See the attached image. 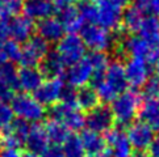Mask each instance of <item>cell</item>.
Wrapping results in <instances>:
<instances>
[{
  "mask_svg": "<svg viewBox=\"0 0 159 157\" xmlns=\"http://www.w3.org/2000/svg\"><path fill=\"white\" fill-rule=\"evenodd\" d=\"M100 104L99 96L93 87H82L76 91V106L83 111H89Z\"/></svg>",
  "mask_w": 159,
  "mask_h": 157,
  "instance_id": "cell-29",
  "label": "cell"
},
{
  "mask_svg": "<svg viewBox=\"0 0 159 157\" xmlns=\"http://www.w3.org/2000/svg\"><path fill=\"white\" fill-rule=\"evenodd\" d=\"M158 58H159V47H158ZM159 60V59H158Z\"/></svg>",
  "mask_w": 159,
  "mask_h": 157,
  "instance_id": "cell-48",
  "label": "cell"
},
{
  "mask_svg": "<svg viewBox=\"0 0 159 157\" xmlns=\"http://www.w3.org/2000/svg\"><path fill=\"white\" fill-rule=\"evenodd\" d=\"M139 121L145 122L154 134H159V100L149 98L142 101L138 111Z\"/></svg>",
  "mask_w": 159,
  "mask_h": 157,
  "instance_id": "cell-24",
  "label": "cell"
},
{
  "mask_svg": "<svg viewBox=\"0 0 159 157\" xmlns=\"http://www.w3.org/2000/svg\"><path fill=\"white\" fill-rule=\"evenodd\" d=\"M79 0H54V4L57 9L61 7H66V5H75V3H78Z\"/></svg>",
  "mask_w": 159,
  "mask_h": 157,
  "instance_id": "cell-42",
  "label": "cell"
},
{
  "mask_svg": "<svg viewBox=\"0 0 159 157\" xmlns=\"http://www.w3.org/2000/svg\"><path fill=\"white\" fill-rule=\"evenodd\" d=\"M41 157H65L63 152H62V148L61 145H49V147L43 151V152L39 155Z\"/></svg>",
  "mask_w": 159,
  "mask_h": 157,
  "instance_id": "cell-39",
  "label": "cell"
},
{
  "mask_svg": "<svg viewBox=\"0 0 159 157\" xmlns=\"http://www.w3.org/2000/svg\"><path fill=\"white\" fill-rule=\"evenodd\" d=\"M99 100L104 104H109L118 94L128 89V80L125 76L124 64L120 60H111L109 66L104 72V77L101 80L92 84Z\"/></svg>",
  "mask_w": 159,
  "mask_h": 157,
  "instance_id": "cell-1",
  "label": "cell"
},
{
  "mask_svg": "<svg viewBox=\"0 0 159 157\" xmlns=\"http://www.w3.org/2000/svg\"><path fill=\"white\" fill-rule=\"evenodd\" d=\"M80 142L86 152V157H111V151L108 148L104 135L92 130H82Z\"/></svg>",
  "mask_w": 159,
  "mask_h": 157,
  "instance_id": "cell-13",
  "label": "cell"
},
{
  "mask_svg": "<svg viewBox=\"0 0 159 157\" xmlns=\"http://www.w3.org/2000/svg\"><path fill=\"white\" fill-rule=\"evenodd\" d=\"M143 88V96L146 100L149 98H159V77L150 76L145 83Z\"/></svg>",
  "mask_w": 159,
  "mask_h": 157,
  "instance_id": "cell-36",
  "label": "cell"
},
{
  "mask_svg": "<svg viewBox=\"0 0 159 157\" xmlns=\"http://www.w3.org/2000/svg\"><path fill=\"white\" fill-rule=\"evenodd\" d=\"M0 151H2V148H0Z\"/></svg>",
  "mask_w": 159,
  "mask_h": 157,
  "instance_id": "cell-49",
  "label": "cell"
},
{
  "mask_svg": "<svg viewBox=\"0 0 159 157\" xmlns=\"http://www.w3.org/2000/svg\"><path fill=\"white\" fill-rule=\"evenodd\" d=\"M9 38L19 43H25L36 30L34 21H32L26 16H15L11 17L9 22Z\"/></svg>",
  "mask_w": 159,
  "mask_h": 157,
  "instance_id": "cell-18",
  "label": "cell"
},
{
  "mask_svg": "<svg viewBox=\"0 0 159 157\" xmlns=\"http://www.w3.org/2000/svg\"><path fill=\"white\" fill-rule=\"evenodd\" d=\"M158 100H159V98H158Z\"/></svg>",
  "mask_w": 159,
  "mask_h": 157,
  "instance_id": "cell-52",
  "label": "cell"
},
{
  "mask_svg": "<svg viewBox=\"0 0 159 157\" xmlns=\"http://www.w3.org/2000/svg\"><path fill=\"white\" fill-rule=\"evenodd\" d=\"M50 119L58 121L69 128L70 131H82L86 126L84 115L76 105H70L65 102H57L50 106L49 110Z\"/></svg>",
  "mask_w": 159,
  "mask_h": 157,
  "instance_id": "cell-6",
  "label": "cell"
},
{
  "mask_svg": "<svg viewBox=\"0 0 159 157\" xmlns=\"http://www.w3.org/2000/svg\"><path fill=\"white\" fill-rule=\"evenodd\" d=\"M104 139L111 151V157H129L132 155L133 148L121 127L113 126L109 128L107 132H104Z\"/></svg>",
  "mask_w": 159,
  "mask_h": 157,
  "instance_id": "cell-15",
  "label": "cell"
},
{
  "mask_svg": "<svg viewBox=\"0 0 159 157\" xmlns=\"http://www.w3.org/2000/svg\"><path fill=\"white\" fill-rule=\"evenodd\" d=\"M65 83L61 77L58 78H48L43 80L34 92H33V97H34L42 106H53L57 102L61 101L62 89H63Z\"/></svg>",
  "mask_w": 159,
  "mask_h": 157,
  "instance_id": "cell-12",
  "label": "cell"
},
{
  "mask_svg": "<svg viewBox=\"0 0 159 157\" xmlns=\"http://www.w3.org/2000/svg\"><path fill=\"white\" fill-rule=\"evenodd\" d=\"M145 41L152 47H159V19L155 16H146L142 20V24L138 30Z\"/></svg>",
  "mask_w": 159,
  "mask_h": 157,
  "instance_id": "cell-26",
  "label": "cell"
},
{
  "mask_svg": "<svg viewBox=\"0 0 159 157\" xmlns=\"http://www.w3.org/2000/svg\"><path fill=\"white\" fill-rule=\"evenodd\" d=\"M57 53L65 66H72L86 57V46L76 33H67L61 38L57 46Z\"/></svg>",
  "mask_w": 159,
  "mask_h": 157,
  "instance_id": "cell-7",
  "label": "cell"
},
{
  "mask_svg": "<svg viewBox=\"0 0 159 157\" xmlns=\"http://www.w3.org/2000/svg\"><path fill=\"white\" fill-rule=\"evenodd\" d=\"M17 87V68L12 62L0 66V101L11 102Z\"/></svg>",
  "mask_w": 159,
  "mask_h": 157,
  "instance_id": "cell-16",
  "label": "cell"
},
{
  "mask_svg": "<svg viewBox=\"0 0 159 157\" xmlns=\"http://www.w3.org/2000/svg\"><path fill=\"white\" fill-rule=\"evenodd\" d=\"M78 11L84 24H96V16H98V3L95 0H79Z\"/></svg>",
  "mask_w": 159,
  "mask_h": 157,
  "instance_id": "cell-32",
  "label": "cell"
},
{
  "mask_svg": "<svg viewBox=\"0 0 159 157\" xmlns=\"http://www.w3.org/2000/svg\"><path fill=\"white\" fill-rule=\"evenodd\" d=\"M36 30H37V36L43 38L49 45L58 43L61 38L66 34L63 25L61 24L58 17H54V16H50L48 19L38 21Z\"/></svg>",
  "mask_w": 159,
  "mask_h": 157,
  "instance_id": "cell-21",
  "label": "cell"
},
{
  "mask_svg": "<svg viewBox=\"0 0 159 157\" xmlns=\"http://www.w3.org/2000/svg\"><path fill=\"white\" fill-rule=\"evenodd\" d=\"M95 2H96V0H95Z\"/></svg>",
  "mask_w": 159,
  "mask_h": 157,
  "instance_id": "cell-51",
  "label": "cell"
},
{
  "mask_svg": "<svg viewBox=\"0 0 159 157\" xmlns=\"http://www.w3.org/2000/svg\"><path fill=\"white\" fill-rule=\"evenodd\" d=\"M58 11V20L63 25L65 32L67 33H78L84 25V21L80 17V13L76 5H66L57 9Z\"/></svg>",
  "mask_w": 159,
  "mask_h": 157,
  "instance_id": "cell-25",
  "label": "cell"
},
{
  "mask_svg": "<svg viewBox=\"0 0 159 157\" xmlns=\"http://www.w3.org/2000/svg\"><path fill=\"white\" fill-rule=\"evenodd\" d=\"M155 74H157L155 76H158V77H159V60H157V62H155Z\"/></svg>",
  "mask_w": 159,
  "mask_h": 157,
  "instance_id": "cell-47",
  "label": "cell"
},
{
  "mask_svg": "<svg viewBox=\"0 0 159 157\" xmlns=\"http://www.w3.org/2000/svg\"><path fill=\"white\" fill-rule=\"evenodd\" d=\"M9 19L0 17V46L9 39Z\"/></svg>",
  "mask_w": 159,
  "mask_h": 157,
  "instance_id": "cell-38",
  "label": "cell"
},
{
  "mask_svg": "<svg viewBox=\"0 0 159 157\" xmlns=\"http://www.w3.org/2000/svg\"><path fill=\"white\" fill-rule=\"evenodd\" d=\"M147 156L149 157H159V136H155L147 148Z\"/></svg>",
  "mask_w": 159,
  "mask_h": 157,
  "instance_id": "cell-40",
  "label": "cell"
},
{
  "mask_svg": "<svg viewBox=\"0 0 159 157\" xmlns=\"http://www.w3.org/2000/svg\"><path fill=\"white\" fill-rule=\"evenodd\" d=\"M37 68L41 72V75L46 78H58L63 76L66 66L62 62L61 57L55 50H49L46 55L39 62Z\"/></svg>",
  "mask_w": 159,
  "mask_h": 157,
  "instance_id": "cell-22",
  "label": "cell"
},
{
  "mask_svg": "<svg viewBox=\"0 0 159 157\" xmlns=\"http://www.w3.org/2000/svg\"><path fill=\"white\" fill-rule=\"evenodd\" d=\"M133 5L137 7L143 16H159V0H133Z\"/></svg>",
  "mask_w": 159,
  "mask_h": 157,
  "instance_id": "cell-33",
  "label": "cell"
},
{
  "mask_svg": "<svg viewBox=\"0 0 159 157\" xmlns=\"http://www.w3.org/2000/svg\"><path fill=\"white\" fill-rule=\"evenodd\" d=\"M145 16L134 5H128L121 15V28L126 33H138Z\"/></svg>",
  "mask_w": 159,
  "mask_h": 157,
  "instance_id": "cell-28",
  "label": "cell"
},
{
  "mask_svg": "<svg viewBox=\"0 0 159 157\" xmlns=\"http://www.w3.org/2000/svg\"><path fill=\"white\" fill-rule=\"evenodd\" d=\"M5 62H8V60H7V58H5V54H4V51H3L2 46H0V66L4 64Z\"/></svg>",
  "mask_w": 159,
  "mask_h": 157,
  "instance_id": "cell-45",
  "label": "cell"
},
{
  "mask_svg": "<svg viewBox=\"0 0 159 157\" xmlns=\"http://www.w3.org/2000/svg\"><path fill=\"white\" fill-rule=\"evenodd\" d=\"M87 59L91 64V68H92L91 84H93L104 77V72L111 63V57H109V54L105 51H91Z\"/></svg>",
  "mask_w": 159,
  "mask_h": 157,
  "instance_id": "cell-27",
  "label": "cell"
},
{
  "mask_svg": "<svg viewBox=\"0 0 159 157\" xmlns=\"http://www.w3.org/2000/svg\"><path fill=\"white\" fill-rule=\"evenodd\" d=\"M118 53L128 55L129 58H141L145 59L149 64H152L159 59L158 49L149 45L141 36L132 34L125 37L118 47Z\"/></svg>",
  "mask_w": 159,
  "mask_h": 157,
  "instance_id": "cell-5",
  "label": "cell"
},
{
  "mask_svg": "<svg viewBox=\"0 0 159 157\" xmlns=\"http://www.w3.org/2000/svg\"><path fill=\"white\" fill-rule=\"evenodd\" d=\"M143 101L142 94L137 89H126L125 92L120 93L111 102V111L115 118V122L118 126H129L135 121Z\"/></svg>",
  "mask_w": 159,
  "mask_h": 157,
  "instance_id": "cell-2",
  "label": "cell"
},
{
  "mask_svg": "<svg viewBox=\"0 0 159 157\" xmlns=\"http://www.w3.org/2000/svg\"><path fill=\"white\" fill-rule=\"evenodd\" d=\"M15 119V113L8 102L0 101V132L5 131Z\"/></svg>",
  "mask_w": 159,
  "mask_h": 157,
  "instance_id": "cell-35",
  "label": "cell"
},
{
  "mask_svg": "<svg viewBox=\"0 0 159 157\" xmlns=\"http://www.w3.org/2000/svg\"><path fill=\"white\" fill-rule=\"evenodd\" d=\"M63 75L67 85L75 89L88 85L91 83V78H92V68H91V64L87 57H84L75 64L69 66V70Z\"/></svg>",
  "mask_w": 159,
  "mask_h": 157,
  "instance_id": "cell-17",
  "label": "cell"
},
{
  "mask_svg": "<svg viewBox=\"0 0 159 157\" xmlns=\"http://www.w3.org/2000/svg\"><path fill=\"white\" fill-rule=\"evenodd\" d=\"M79 33L86 49H89L91 51L108 53L115 49L116 39L113 33L96 24H84Z\"/></svg>",
  "mask_w": 159,
  "mask_h": 157,
  "instance_id": "cell-3",
  "label": "cell"
},
{
  "mask_svg": "<svg viewBox=\"0 0 159 157\" xmlns=\"http://www.w3.org/2000/svg\"><path fill=\"white\" fill-rule=\"evenodd\" d=\"M129 157H149V156H147L145 151H135V152H132V155Z\"/></svg>",
  "mask_w": 159,
  "mask_h": 157,
  "instance_id": "cell-43",
  "label": "cell"
},
{
  "mask_svg": "<svg viewBox=\"0 0 159 157\" xmlns=\"http://www.w3.org/2000/svg\"><path fill=\"white\" fill-rule=\"evenodd\" d=\"M126 138L129 140L132 148L135 151H145L149 148L152 139L155 138V134L151 128L142 121H134L128 126V130L125 131Z\"/></svg>",
  "mask_w": 159,
  "mask_h": 157,
  "instance_id": "cell-14",
  "label": "cell"
},
{
  "mask_svg": "<svg viewBox=\"0 0 159 157\" xmlns=\"http://www.w3.org/2000/svg\"><path fill=\"white\" fill-rule=\"evenodd\" d=\"M24 145L26 147L28 152L41 155L50 145L46 130H45V126L41 125L39 122L33 123L32 126H29V131H28Z\"/></svg>",
  "mask_w": 159,
  "mask_h": 157,
  "instance_id": "cell-19",
  "label": "cell"
},
{
  "mask_svg": "<svg viewBox=\"0 0 159 157\" xmlns=\"http://www.w3.org/2000/svg\"><path fill=\"white\" fill-rule=\"evenodd\" d=\"M22 157H41L39 155H36V153H30V152H28L25 155H22Z\"/></svg>",
  "mask_w": 159,
  "mask_h": 157,
  "instance_id": "cell-46",
  "label": "cell"
},
{
  "mask_svg": "<svg viewBox=\"0 0 159 157\" xmlns=\"http://www.w3.org/2000/svg\"><path fill=\"white\" fill-rule=\"evenodd\" d=\"M0 157H22L20 149L15 148H3L0 151Z\"/></svg>",
  "mask_w": 159,
  "mask_h": 157,
  "instance_id": "cell-41",
  "label": "cell"
},
{
  "mask_svg": "<svg viewBox=\"0 0 159 157\" xmlns=\"http://www.w3.org/2000/svg\"><path fill=\"white\" fill-rule=\"evenodd\" d=\"M86 126L88 130L104 134L115 125V118L111 111V108L107 104H99L92 110L87 111V115H84Z\"/></svg>",
  "mask_w": 159,
  "mask_h": 157,
  "instance_id": "cell-10",
  "label": "cell"
},
{
  "mask_svg": "<svg viewBox=\"0 0 159 157\" xmlns=\"http://www.w3.org/2000/svg\"><path fill=\"white\" fill-rule=\"evenodd\" d=\"M11 108L17 118L32 123L41 122L46 115L45 106H42L29 93L15 94L13 98L11 100Z\"/></svg>",
  "mask_w": 159,
  "mask_h": 157,
  "instance_id": "cell-4",
  "label": "cell"
},
{
  "mask_svg": "<svg viewBox=\"0 0 159 157\" xmlns=\"http://www.w3.org/2000/svg\"><path fill=\"white\" fill-rule=\"evenodd\" d=\"M111 2L117 4V5H120V7H126V5L130 3V0H111Z\"/></svg>",
  "mask_w": 159,
  "mask_h": 157,
  "instance_id": "cell-44",
  "label": "cell"
},
{
  "mask_svg": "<svg viewBox=\"0 0 159 157\" xmlns=\"http://www.w3.org/2000/svg\"><path fill=\"white\" fill-rule=\"evenodd\" d=\"M122 7L112 3L111 0H98V16L96 25L109 32L121 29Z\"/></svg>",
  "mask_w": 159,
  "mask_h": 157,
  "instance_id": "cell-9",
  "label": "cell"
},
{
  "mask_svg": "<svg viewBox=\"0 0 159 157\" xmlns=\"http://www.w3.org/2000/svg\"><path fill=\"white\" fill-rule=\"evenodd\" d=\"M22 12L32 21H41L57 12L53 0H25Z\"/></svg>",
  "mask_w": 159,
  "mask_h": 157,
  "instance_id": "cell-20",
  "label": "cell"
},
{
  "mask_svg": "<svg viewBox=\"0 0 159 157\" xmlns=\"http://www.w3.org/2000/svg\"><path fill=\"white\" fill-rule=\"evenodd\" d=\"M45 130H46L50 144H54V145H62L67 140V138L70 136V132H71L63 123L54 119H50L45 125Z\"/></svg>",
  "mask_w": 159,
  "mask_h": 157,
  "instance_id": "cell-30",
  "label": "cell"
},
{
  "mask_svg": "<svg viewBox=\"0 0 159 157\" xmlns=\"http://www.w3.org/2000/svg\"><path fill=\"white\" fill-rule=\"evenodd\" d=\"M49 50V43L43 38L32 36L24 46H21V55L17 63H20L21 67H38Z\"/></svg>",
  "mask_w": 159,
  "mask_h": 157,
  "instance_id": "cell-8",
  "label": "cell"
},
{
  "mask_svg": "<svg viewBox=\"0 0 159 157\" xmlns=\"http://www.w3.org/2000/svg\"><path fill=\"white\" fill-rule=\"evenodd\" d=\"M2 49L8 62L17 63L20 59V55H21V43L13 41V39H8L7 42H4L2 45Z\"/></svg>",
  "mask_w": 159,
  "mask_h": 157,
  "instance_id": "cell-34",
  "label": "cell"
},
{
  "mask_svg": "<svg viewBox=\"0 0 159 157\" xmlns=\"http://www.w3.org/2000/svg\"><path fill=\"white\" fill-rule=\"evenodd\" d=\"M53 2H54V0H53Z\"/></svg>",
  "mask_w": 159,
  "mask_h": 157,
  "instance_id": "cell-50",
  "label": "cell"
},
{
  "mask_svg": "<svg viewBox=\"0 0 159 157\" xmlns=\"http://www.w3.org/2000/svg\"><path fill=\"white\" fill-rule=\"evenodd\" d=\"M42 81L43 76L37 67H21L17 70V87L22 93H33Z\"/></svg>",
  "mask_w": 159,
  "mask_h": 157,
  "instance_id": "cell-23",
  "label": "cell"
},
{
  "mask_svg": "<svg viewBox=\"0 0 159 157\" xmlns=\"http://www.w3.org/2000/svg\"><path fill=\"white\" fill-rule=\"evenodd\" d=\"M61 148L65 157H86L80 138L76 135H70L66 142L61 145Z\"/></svg>",
  "mask_w": 159,
  "mask_h": 157,
  "instance_id": "cell-31",
  "label": "cell"
},
{
  "mask_svg": "<svg viewBox=\"0 0 159 157\" xmlns=\"http://www.w3.org/2000/svg\"><path fill=\"white\" fill-rule=\"evenodd\" d=\"M61 102L76 105V89L65 84L63 89H62V94H61Z\"/></svg>",
  "mask_w": 159,
  "mask_h": 157,
  "instance_id": "cell-37",
  "label": "cell"
},
{
  "mask_svg": "<svg viewBox=\"0 0 159 157\" xmlns=\"http://www.w3.org/2000/svg\"><path fill=\"white\" fill-rule=\"evenodd\" d=\"M124 70L128 85H130L133 89L142 88L147 81V78L151 76L150 64L141 58H129L126 63L124 64Z\"/></svg>",
  "mask_w": 159,
  "mask_h": 157,
  "instance_id": "cell-11",
  "label": "cell"
}]
</instances>
